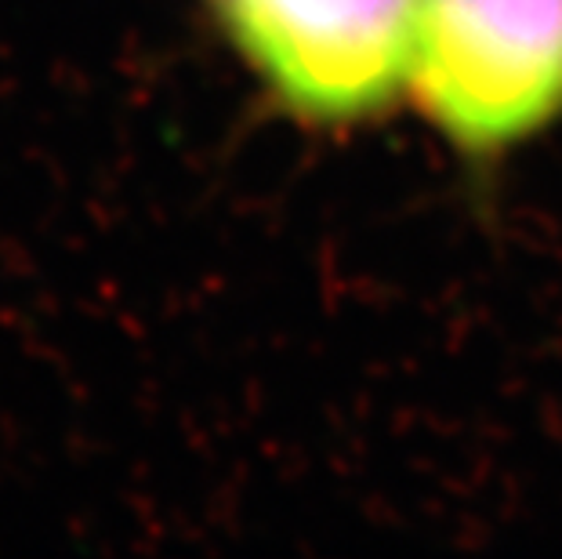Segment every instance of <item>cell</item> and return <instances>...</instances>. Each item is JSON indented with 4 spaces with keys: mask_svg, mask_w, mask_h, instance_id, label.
<instances>
[{
    "mask_svg": "<svg viewBox=\"0 0 562 559\" xmlns=\"http://www.w3.org/2000/svg\"><path fill=\"white\" fill-rule=\"evenodd\" d=\"M406 99L461 157L537 138L562 121V0H417Z\"/></svg>",
    "mask_w": 562,
    "mask_h": 559,
    "instance_id": "6da1fadb",
    "label": "cell"
},
{
    "mask_svg": "<svg viewBox=\"0 0 562 559\" xmlns=\"http://www.w3.org/2000/svg\"><path fill=\"white\" fill-rule=\"evenodd\" d=\"M225 44L294 121H378L406 94L417 0H203Z\"/></svg>",
    "mask_w": 562,
    "mask_h": 559,
    "instance_id": "7a4b0ae2",
    "label": "cell"
}]
</instances>
